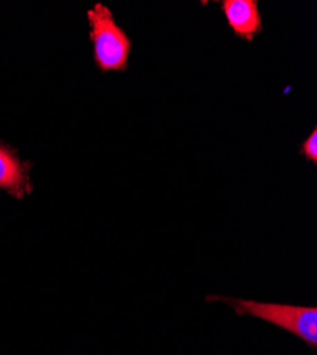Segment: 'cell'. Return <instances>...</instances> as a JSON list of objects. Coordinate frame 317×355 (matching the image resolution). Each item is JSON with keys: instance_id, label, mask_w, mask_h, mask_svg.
I'll return each instance as SVG.
<instances>
[{"instance_id": "277c9868", "label": "cell", "mask_w": 317, "mask_h": 355, "mask_svg": "<svg viewBox=\"0 0 317 355\" xmlns=\"http://www.w3.org/2000/svg\"><path fill=\"white\" fill-rule=\"evenodd\" d=\"M31 165L24 164L6 144L0 142V191L16 199H24L33 191L28 175Z\"/></svg>"}, {"instance_id": "3957f363", "label": "cell", "mask_w": 317, "mask_h": 355, "mask_svg": "<svg viewBox=\"0 0 317 355\" xmlns=\"http://www.w3.org/2000/svg\"><path fill=\"white\" fill-rule=\"evenodd\" d=\"M221 10L237 37L253 42L262 32L264 21L256 0H223Z\"/></svg>"}, {"instance_id": "5b68a950", "label": "cell", "mask_w": 317, "mask_h": 355, "mask_svg": "<svg viewBox=\"0 0 317 355\" xmlns=\"http://www.w3.org/2000/svg\"><path fill=\"white\" fill-rule=\"evenodd\" d=\"M300 154L313 165L317 164V128L314 127L311 134L305 139L300 146Z\"/></svg>"}, {"instance_id": "6da1fadb", "label": "cell", "mask_w": 317, "mask_h": 355, "mask_svg": "<svg viewBox=\"0 0 317 355\" xmlns=\"http://www.w3.org/2000/svg\"><path fill=\"white\" fill-rule=\"evenodd\" d=\"M207 302H223L234 307L239 315H252L268 321L282 330H286L310 348L317 347V309L302 307L291 304L276 303H259L255 300H239L222 297V295H208Z\"/></svg>"}, {"instance_id": "7a4b0ae2", "label": "cell", "mask_w": 317, "mask_h": 355, "mask_svg": "<svg viewBox=\"0 0 317 355\" xmlns=\"http://www.w3.org/2000/svg\"><path fill=\"white\" fill-rule=\"evenodd\" d=\"M93 58L101 73L126 71L131 54V39L115 21L112 12L103 3H96L87 12Z\"/></svg>"}]
</instances>
